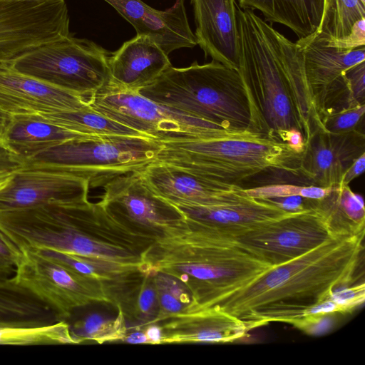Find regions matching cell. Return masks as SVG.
Wrapping results in <instances>:
<instances>
[{
	"instance_id": "obj_14",
	"label": "cell",
	"mask_w": 365,
	"mask_h": 365,
	"mask_svg": "<svg viewBox=\"0 0 365 365\" xmlns=\"http://www.w3.org/2000/svg\"><path fill=\"white\" fill-rule=\"evenodd\" d=\"M100 204L129 225L156 235L170 220L181 215L158 196L140 170L117 176L103 185Z\"/></svg>"
},
{
	"instance_id": "obj_5",
	"label": "cell",
	"mask_w": 365,
	"mask_h": 365,
	"mask_svg": "<svg viewBox=\"0 0 365 365\" xmlns=\"http://www.w3.org/2000/svg\"><path fill=\"white\" fill-rule=\"evenodd\" d=\"M237 20V71L248 96L255 131L279 141L282 132L300 130V126L279 58L277 31L253 11L238 5Z\"/></svg>"
},
{
	"instance_id": "obj_23",
	"label": "cell",
	"mask_w": 365,
	"mask_h": 365,
	"mask_svg": "<svg viewBox=\"0 0 365 365\" xmlns=\"http://www.w3.org/2000/svg\"><path fill=\"white\" fill-rule=\"evenodd\" d=\"M296 43L303 51L306 78L316 109L327 89L346 69L365 61L364 46L351 50L334 47L317 34Z\"/></svg>"
},
{
	"instance_id": "obj_29",
	"label": "cell",
	"mask_w": 365,
	"mask_h": 365,
	"mask_svg": "<svg viewBox=\"0 0 365 365\" xmlns=\"http://www.w3.org/2000/svg\"><path fill=\"white\" fill-rule=\"evenodd\" d=\"M38 115L59 127L86 135L149 136L110 119L90 107L79 110Z\"/></svg>"
},
{
	"instance_id": "obj_24",
	"label": "cell",
	"mask_w": 365,
	"mask_h": 365,
	"mask_svg": "<svg viewBox=\"0 0 365 365\" xmlns=\"http://www.w3.org/2000/svg\"><path fill=\"white\" fill-rule=\"evenodd\" d=\"M88 136L59 127L38 115L9 116L1 145L21 165L38 153L66 141Z\"/></svg>"
},
{
	"instance_id": "obj_16",
	"label": "cell",
	"mask_w": 365,
	"mask_h": 365,
	"mask_svg": "<svg viewBox=\"0 0 365 365\" xmlns=\"http://www.w3.org/2000/svg\"><path fill=\"white\" fill-rule=\"evenodd\" d=\"M140 172L149 187L175 207L213 205L244 193L241 185L212 181L157 160Z\"/></svg>"
},
{
	"instance_id": "obj_11",
	"label": "cell",
	"mask_w": 365,
	"mask_h": 365,
	"mask_svg": "<svg viewBox=\"0 0 365 365\" xmlns=\"http://www.w3.org/2000/svg\"><path fill=\"white\" fill-rule=\"evenodd\" d=\"M64 0H0V70L34 48L69 36Z\"/></svg>"
},
{
	"instance_id": "obj_32",
	"label": "cell",
	"mask_w": 365,
	"mask_h": 365,
	"mask_svg": "<svg viewBox=\"0 0 365 365\" xmlns=\"http://www.w3.org/2000/svg\"><path fill=\"white\" fill-rule=\"evenodd\" d=\"M116 307L118 314L115 318H107L95 313L72 325L68 323L76 344L85 341H93L98 344L124 341L127 335L125 316L120 307L117 305Z\"/></svg>"
},
{
	"instance_id": "obj_18",
	"label": "cell",
	"mask_w": 365,
	"mask_h": 365,
	"mask_svg": "<svg viewBox=\"0 0 365 365\" xmlns=\"http://www.w3.org/2000/svg\"><path fill=\"white\" fill-rule=\"evenodd\" d=\"M135 29L150 36L168 54L197 45L187 18L184 0H177L165 11L153 9L141 0H104Z\"/></svg>"
},
{
	"instance_id": "obj_21",
	"label": "cell",
	"mask_w": 365,
	"mask_h": 365,
	"mask_svg": "<svg viewBox=\"0 0 365 365\" xmlns=\"http://www.w3.org/2000/svg\"><path fill=\"white\" fill-rule=\"evenodd\" d=\"M166 320L160 326V344L234 342L253 329L247 322L218 306L180 313Z\"/></svg>"
},
{
	"instance_id": "obj_38",
	"label": "cell",
	"mask_w": 365,
	"mask_h": 365,
	"mask_svg": "<svg viewBox=\"0 0 365 365\" xmlns=\"http://www.w3.org/2000/svg\"><path fill=\"white\" fill-rule=\"evenodd\" d=\"M327 41L331 46L349 50L365 46V19L358 21L354 24L348 36L339 40Z\"/></svg>"
},
{
	"instance_id": "obj_6",
	"label": "cell",
	"mask_w": 365,
	"mask_h": 365,
	"mask_svg": "<svg viewBox=\"0 0 365 365\" xmlns=\"http://www.w3.org/2000/svg\"><path fill=\"white\" fill-rule=\"evenodd\" d=\"M162 143L155 160L212 181L240 185L269 169L299 175V154L282 142L259 135Z\"/></svg>"
},
{
	"instance_id": "obj_43",
	"label": "cell",
	"mask_w": 365,
	"mask_h": 365,
	"mask_svg": "<svg viewBox=\"0 0 365 365\" xmlns=\"http://www.w3.org/2000/svg\"><path fill=\"white\" fill-rule=\"evenodd\" d=\"M149 344H160L162 339V329L156 323L148 325L145 331Z\"/></svg>"
},
{
	"instance_id": "obj_30",
	"label": "cell",
	"mask_w": 365,
	"mask_h": 365,
	"mask_svg": "<svg viewBox=\"0 0 365 365\" xmlns=\"http://www.w3.org/2000/svg\"><path fill=\"white\" fill-rule=\"evenodd\" d=\"M365 19V4L361 0H324L317 34L327 41L348 36L354 24Z\"/></svg>"
},
{
	"instance_id": "obj_49",
	"label": "cell",
	"mask_w": 365,
	"mask_h": 365,
	"mask_svg": "<svg viewBox=\"0 0 365 365\" xmlns=\"http://www.w3.org/2000/svg\"><path fill=\"white\" fill-rule=\"evenodd\" d=\"M1 145V144H0Z\"/></svg>"
},
{
	"instance_id": "obj_25",
	"label": "cell",
	"mask_w": 365,
	"mask_h": 365,
	"mask_svg": "<svg viewBox=\"0 0 365 365\" xmlns=\"http://www.w3.org/2000/svg\"><path fill=\"white\" fill-rule=\"evenodd\" d=\"M279 54L287 77L304 141L317 131H326L316 109L306 78L302 48L277 32Z\"/></svg>"
},
{
	"instance_id": "obj_22",
	"label": "cell",
	"mask_w": 365,
	"mask_h": 365,
	"mask_svg": "<svg viewBox=\"0 0 365 365\" xmlns=\"http://www.w3.org/2000/svg\"><path fill=\"white\" fill-rule=\"evenodd\" d=\"M168 55L149 36L137 34L108 58L110 80L138 91L170 67Z\"/></svg>"
},
{
	"instance_id": "obj_47",
	"label": "cell",
	"mask_w": 365,
	"mask_h": 365,
	"mask_svg": "<svg viewBox=\"0 0 365 365\" xmlns=\"http://www.w3.org/2000/svg\"><path fill=\"white\" fill-rule=\"evenodd\" d=\"M9 116L0 111V138L7 124Z\"/></svg>"
},
{
	"instance_id": "obj_19",
	"label": "cell",
	"mask_w": 365,
	"mask_h": 365,
	"mask_svg": "<svg viewBox=\"0 0 365 365\" xmlns=\"http://www.w3.org/2000/svg\"><path fill=\"white\" fill-rule=\"evenodd\" d=\"M197 44L205 56L237 70L239 32L235 0H190Z\"/></svg>"
},
{
	"instance_id": "obj_40",
	"label": "cell",
	"mask_w": 365,
	"mask_h": 365,
	"mask_svg": "<svg viewBox=\"0 0 365 365\" xmlns=\"http://www.w3.org/2000/svg\"><path fill=\"white\" fill-rule=\"evenodd\" d=\"M279 141L285 143L292 151L301 154L304 149L305 141L302 133L298 129H289L282 133Z\"/></svg>"
},
{
	"instance_id": "obj_2",
	"label": "cell",
	"mask_w": 365,
	"mask_h": 365,
	"mask_svg": "<svg viewBox=\"0 0 365 365\" xmlns=\"http://www.w3.org/2000/svg\"><path fill=\"white\" fill-rule=\"evenodd\" d=\"M142 261L147 275L167 274L186 288L191 302L182 313L213 307L273 267L182 213L161 228Z\"/></svg>"
},
{
	"instance_id": "obj_3",
	"label": "cell",
	"mask_w": 365,
	"mask_h": 365,
	"mask_svg": "<svg viewBox=\"0 0 365 365\" xmlns=\"http://www.w3.org/2000/svg\"><path fill=\"white\" fill-rule=\"evenodd\" d=\"M364 239V232L330 239L298 257L272 267L214 306L242 319L271 304L323 301L334 290L354 281L363 259Z\"/></svg>"
},
{
	"instance_id": "obj_36",
	"label": "cell",
	"mask_w": 365,
	"mask_h": 365,
	"mask_svg": "<svg viewBox=\"0 0 365 365\" xmlns=\"http://www.w3.org/2000/svg\"><path fill=\"white\" fill-rule=\"evenodd\" d=\"M364 113L365 105L357 106L328 115L322 119V122L327 132L335 134L347 133L359 129Z\"/></svg>"
},
{
	"instance_id": "obj_48",
	"label": "cell",
	"mask_w": 365,
	"mask_h": 365,
	"mask_svg": "<svg viewBox=\"0 0 365 365\" xmlns=\"http://www.w3.org/2000/svg\"><path fill=\"white\" fill-rule=\"evenodd\" d=\"M10 154L0 145V160H11Z\"/></svg>"
},
{
	"instance_id": "obj_27",
	"label": "cell",
	"mask_w": 365,
	"mask_h": 365,
	"mask_svg": "<svg viewBox=\"0 0 365 365\" xmlns=\"http://www.w3.org/2000/svg\"><path fill=\"white\" fill-rule=\"evenodd\" d=\"M324 0H239L242 9L259 10L265 21L290 29L299 39L308 38L320 24Z\"/></svg>"
},
{
	"instance_id": "obj_12",
	"label": "cell",
	"mask_w": 365,
	"mask_h": 365,
	"mask_svg": "<svg viewBox=\"0 0 365 365\" xmlns=\"http://www.w3.org/2000/svg\"><path fill=\"white\" fill-rule=\"evenodd\" d=\"M332 236L322 217L307 208L267 222L233 239L242 248L273 267L314 249Z\"/></svg>"
},
{
	"instance_id": "obj_4",
	"label": "cell",
	"mask_w": 365,
	"mask_h": 365,
	"mask_svg": "<svg viewBox=\"0 0 365 365\" xmlns=\"http://www.w3.org/2000/svg\"><path fill=\"white\" fill-rule=\"evenodd\" d=\"M138 92L160 105L227 130L256 133L238 71L216 61L202 65L194 62L185 68L171 66Z\"/></svg>"
},
{
	"instance_id": "obj_20",
	"label": "cell",
	"mask_w": 365,
	"mask_h": 365,
	"mask_svg": "<svg viewBox=\"0 0 365 365\" xmlns=\"http://www.w3.org/2000/svg\"><path fill=\"white\" fill-rule=\"evenodd\" d=\"M175 207L183 215L230 238L295 212L287 211L267 200L253 198L245 191L234 199L213 205Z\"/></svg>"
},
{
	"instance_id": "obj_9",
	"label": "cell",
	"mask_w": 365,
	"mask_h": 365,
	"mask_svg": "<svg viewBox=\"0 0 365 365\" xmlns=\"http://www.w3.org/2000/svg\"><path fill=\"white\" fill-rule=\"evenodd\" d=\"M110 55L96 43L70 34L24 53L10 68L87 98L110 79Z\"/></svg>"
},
{
	"instance_id": "obj_26",
	"label": "cell",
	"mask_w": 365,
	"mask_h": 365,
	"mask_svg": "<svg viewBox=\"0 0 365 365\" xmlns=\"http://www.w3.org/2000/svg\"><path fill=\"white\" fill-rule=\"evenodd\" d=\"M307 208L317 211L334 237H349L364 232L365 209L361 195L349 185L331 187L329 192L319 200H306Z\"/></svg>"
},
{
	"instance_id": "obj_34",
	"label": "cell",
	"mask_w": 365,
	"mask_h": 365,
	"mask_svg": "<svg viewBox=\"0 0 365 365\" xmlns=\"http://www.w3.org/2000/svg\"><path fill=\"white\" fill-rule=\"evenodd\" d=\"M151 277L157 291L159 307L155 323L183 312L191 302L186 288L167 274L157 273Z\"/></svg>"
},
{
	"instance_id": "obj_17",
	"label": "cell",
	"mask_w": 365,
	"mask_h": 365,
	"mask_svg": "<svg viewBox=\"0 0 365 365\" xmlns=\"http://www.w3.org/2000/svg\"><path fill=\"white\" fill-rule=\"evenodd\" d=\"M87 98L11 68L0 70V111L9 116L79 110Z\"/></svg>"
},
{
	"instance_id": "obj_41",
	"label": "cell",
	"mask_w": 365,
	"mask_h": 365,
	"mask_svg": "<svg viewBox=\"0 0 365 365\" xmlns=\"http://www.w3.org/2000/svg\"><path fill=\"white\" fill-rule=\"evenodd\" d=\"M306 199L301 196H287L264 199L289 212H299L307 209Z\"/></svg>"
},
{
	"instance_id": "obj_46",
	"label": "cell",
	"mask_w": 365,
	"mask_h": 365,
	"mask_svg": "<svg viewBox=\"0 0 365 365\" xmlns=\"http://www.w3.org/2000/svg\"><path fill=\"white\" fill-rule=\"evenodd\" d=\"M20 168V167H19ZM19 168H0V190L4 187L11 178L14 171Z\"/></svg>"
},
{
	"instance_id": "obj_10",
	"label": "cell",
	"mask_w": 365,
	"mask_h": 365,
	"mask_svg": "<svg viewBox=\"0 0 365 365\" xmlns=\"http://www.w3.org/2000/svg\"><path fill=\"white\" fill-rule=\"evenodd\" d=\"M23 257L13 277L56 314L58 321L68 320L81 307L104 303L115 306L106 287L97 279L41 255L22 250Z\"/></svg>"
},
{
	"instance_id": "obj_37",
	"label": "cell",
	"mask_w": 365,
	"mask_h": 365,
	"mask_svg": "<svg viewBox=\"0 0 365 365\" xmlns=\"http://www.w3.org/2000/svg\"><path fill=\"white\" fill-rule=\"evenodd\" d=\"M334 302L346 309L348 313L364 302L365 284L362 280L354 285L336 289L329 297Z\"/></svg>"
},
{
	"instance_id": "obj_39",
	"label": "cell",
	"mask_w": 365,
	"mask_h": 365,
	"mask_svg": "<svg viewBox=\"0 0 365 365\" xmlns=\"http://www.w3.org/2000/svg\"><path fill=\"white\" fill-rule=\"evenodd\" d=\"M23 257V252L0 232V259L16 267Z\"/></svg>"
},
{
	"instance_id": "obj_44",
	"label": "cell",
	"mask_w": 365,
	"mask_h": 365,
	"mask_svg": "<svg viewBox=\"0 0 365 365\" xmlns=\"http://www.w3.org/2000/svg\"><path fill=\"white\" fill-rule=\"evenodd\" d=\"M124 341L130 344H149L148 339L145 331H136L127 334Z\"/></svg>"
},
{
	"instance_id": "obj_15",
	"label": "cell",
	"mask_w": 365,
	"mask_h": 365,
	"mask_svg": "<svg viewBox=\"0 0 365 365\" xmlns=\"http://www.w3.org/2000/svg\"><path fill=\"white\" fill-rule=\"evenodd\" d=\"M365 153V135L356 129L344 133L317 131L305 142L299 172L310 185L330 187L341 183L351 163Z\"/></svg>"
},
{
	"instance_id": "obj_45",
	"label": "cell",
	"mask_w": 365,
	"mask_h": 365,
	"mask_svg": "<svg viewBox=\"0 0 365 365\" xmlns=\"http://www.w3.org/2000/svg\"><path fill=\"white\" fill-rule=\"evenodd\" d=\"M15 267L0 259V281H4L12 277Z\"/></svg>"
},
{
	"instance_id": "obj_1",
	"label": "cell",
	"mask_w": 365,
	"mask_h": 365,
	"mask_svg": "<svg viewBox=\"0 0 365 365\" xmlns=\"http://www.w3.org/2000/svg\"><path fill=\"white\" fill-rule=\"evenodd\" d=\"M0 232L21 250L48 249L141 272L153 240L88 200L0 211Z\"/></svg>"
},
{
	"instance_id": "obj_31",
	"label": "cell",
	"mask_w": 365,
	"mask_h": 365,
	"mask_svg": "<svg viewBox=\"0 0 365 365\" xmlns=\"http://www.w3.org/2000/svg\"><path fill=\"white\" fill-rule=\"evenodd\" d=\"M76 344L66 321L43 326H0V345Z\"/></svg>"
},
{
	"instance_id": "obj_8",
	"label": "cell",
	"mask_w": 365,
	"mask_h": 365,
	"mask_svg": "<svg viewBox=\"0 0 365 365\" xmlns=\"http://www.w3.org/2000/svg\"><path fill=\"white\" fill-rule=\"evenodd\" d=\"M87 98L93 110L161 143L259 135L229 130L163 106L110 79Z\"/></svg>"
},
{
	"instance_id": "obj_35",
	"label": "cell",
	"mask_w": 365,
	"mask_h": 365,
	"mask_svg": "<svg viewBox=\"0 0 365 365\" xmlns=\"http://www.w3.org/2000/svg\"><path fill=\"white\" fill-rule=\"evenodd\" d=\"M330 187H322L313 185H299L292 184H275L244 188L245 192L256 199H270L287 196H301L310 200H319L325 197Z\"/></svg>"
},
{
	"instance_id": "obj_13",
	"label": "cell",
	"mask_w": 365,
	"mask_h": 365,
	"mask_svg": "<svg viewBox=\"0 0 365 365\" xmlns=\"http://www.w3.org/2000/svg\"><path fill=\"white\" fill-rule=\"evenodd\" d=\"M86 178L59 170L21 166L0 190V211L88 200Z\"/></svg>"
},
{
	"instance_id": "obj_7",
	"label": "cell",
	"mask_w": 365,
	"mask_h": 365,
	"mask_svg": "<svg viewBox=\"0 0 365 365\" xmlns=\"http://www.w3.org/2000/svg\"><path fill=\"white\" fill-rule=\"evenodd\" d=\"M163 143L150 136L88 135L50 148L22 166L48 168L88 180L90 187L141 170L156 160Z\"/></svg>"
},
{
	"instance_id": "obj_42",
	"label": "cell",
	"mask_w": 365,
	"mask_h": 365,
	"mask_svg": "<svg viewBox=\"0 0 365 365\" xmlns=\"http://www.w3.org/2000/svg\"><path fill=\"white\" fill-rule=\"evenodd\" d=\"M365 169V153L357 158L346 170L340 184L349 185L355 178L361 175Z\"/></svg>"
},
{
	"instance_id": "obj_33",
	"label": "cell",
	"mask_w": 365,
	"mask_h": 365,
	"mask_svg": "<svg viewBox=\"0 0 365 365\" xmlns=\"http://www.w3.org/2000/svg\"><path fill=\"white\" fill-rule=\"evenodd\" d=\"M125 317L130 315L142 324L155 323L159 307L157 291L150 275L128 292L118 304Z\"/></svg>"
},
{
	"instance_id": "obj_28",
	"label": "cell",
	"mask_w": 365,
	"mask_h": 365,
	"mask_svg": "<svg viewBox=\"0 0 365 365\" xmlns=\"http://www.w3.org/2000/svg\"><path fill=\"white\" fill-rule=\"evenodd\" d=\"M58 321L54 312L13 276L0 281V326H43Z\"/></svg>"
}]
</instances>
